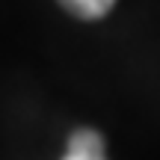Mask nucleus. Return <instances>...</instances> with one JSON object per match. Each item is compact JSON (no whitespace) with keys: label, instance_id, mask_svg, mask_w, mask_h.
<instances>
[{"label":"nucleus","instance_id":"1","mask_svg":"<svg viewBox=\"0 0 160 160\" xmlns=\"http://www.w3.org/2000/svg\"><path fill=\"white\" fill-rule=\"evenodd\" d=\"M62 160H107L104 154V139L92 128H80L68 137V151Z\"/></svg>","mask_w":160,"mask_h":160},{"label":"nucleus","instance_id":"2","mask_svg":"<svg viewBox=\"0 0 160 160\" xmlns=\"http://www.w3.org/2000/svg\"><path fill=\"white\" fill-rule=\"evenodd\" d=\"M65 12H71L74 18H83V21H95V18H104L110 9H113L116 0H59Z\"/></svg>","mask_w":160,"mask_h":160}]
</instances>
